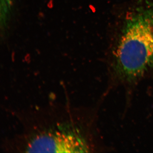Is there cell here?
Instances as JSON below:
<instances>
[{"label":"cell","mask_w":153,"mask_h":153,"mask_svg":"<svg viewBox=\"0 0 153 153\" xmlns=\"http://www.w3.org/2000/svg\"><path fill=\"white\" fill-rule=\"evenodd\" d=\"M150 11L138 12L126 25L112 66L113 76L119 82L134 83L153 68V13Z\"/></svg>","instance_id":"1"}]
</instances>
